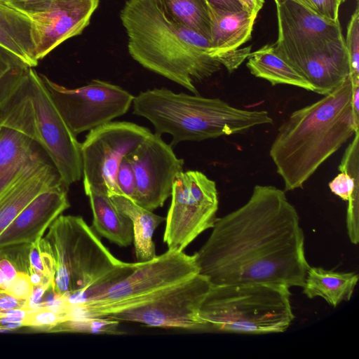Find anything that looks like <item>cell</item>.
Here are the masks:
<instances>
[{"label": "cell", "mask_w": 359, "mask_h": 359, "mask_svg": "<svg viewBox=\"0 0 359 359\" xmlns=\"http://www.w3.org/2000/svg\"><path fill=\"white\" fill-rule=\"evenodd\" d=\"M11 309L28 310V302L18 299L5 290L0 289V311Z\"/></svg>", "instance_id": "cell-35"}, {"label": "cell", "mask_w": 359, "mask_h": 359, "mask_svg": "<svg viewBox=\"0 0 359 359\" xmlns=\"http://www.w3.org/2000/svg\"><path fill=\"white\" fill-rule=\"evenodd\" d=\"M41 149L22 133L1 127L0 196L25 170L44 158Z\"/></svg>", "instance_id": "cell-19"}, {"label": "cell", "mask_w": 359, "mask_h": 359, "mask_svg": "<svg viewBox=\"0 0 359 359\" xmlns=\"http://www.w3.org/2000/svg\"><path fill=\"white\" fill-rule=\"evenodd\" d=\"M62 186L67 187L45 157L29 166L0 196V234L38 195Z\"/></svg>", "instance_id": "cell-18"}, {"label": "cell", "mask_w": 359, "mask_h": 359, "mask_svg": "<svg viewBox=\"0 0 359 359\" xmlns=\"http://www.w3.org/2000/svg\"><path fill=\"white\" fill-rule=\"evenodd\" d=\"M352 104L355 112L359 115V84H356L354 86Z\"/></svg>", "instance_id": "cell-38"}, {"label": "cell", "mask_w": 359, "mask_h": 359, "mask_svg": "<svg viewBox=\"0 0 359 359\" xmlns=\"http://www.w3.org/2000/svg\"><path fill=\"white\" fill-rule=\"evenodd\" d=\"M0 133H1V127H0Z\"/></svg>", "instance_id": "cell-43"}, {"label": "cell", "mask_w": 359, "mask_h": 359, "mask_svg": "<svg viewBox=\"0 0 359 359\" xmlns=\"http://www.w3.org/2000/svg\"><path fill=\"white\" fill-rule=\"evenodd\" d=\"M210 42L217 59L229 72L236 69L251 53V46L238 48L252 36L256 17L242 10L226 12L209 6Z\"/></svg>", "instance_id": "cell-17"}, {"label": "cell", "mask_w": 359, "mask_h": 359, "mask_svg": "<svg viewBox=\"0 0 359 359\" xmlns=\"http://www.w3.org/2000/svg\"><path fill=\"white\" fill-rule=\"evenodd\" d=\"M110 197L118 210L132 222L137 262H147L154 258L156 255L153 236L165 218L153 213L122 194H111Z\"/></svg>", "instance_id": "cell-22"}, {"label": "cell", "mask_w": 359, "mask_h": 359, "mask_svg": "<svg viewBox=\"0 0 359 359\" xmlns=\"http://www.w3.org/2000/svg\"><path fill=\"white\" fill-rule=\"evenodd\" d=\"M175 22L210 41L209 5L206 0H158Z\"/></svg>", "instance_id": "cell-26"}, {"label": "cell", "mask_w": 359, "mask_h": 359, "mask_svg": "<svg viewBox=\"0 0 359 359\" xmlns=\"http://www.w3.org/2000/svg\"><path fill=\"white\" fill-rule=\"evenodd\" d=\"M0 289H6V281L2 273L0 271Z\"/></svg>", "instance_id": "cell-39"}, {"label": "cell", "mask_w": 359, "mask_h": 359, "mask_svg": "<svg viewBox=\"0 0 359 359\" xmlns=\"http://www.w3.org/2000/svg\"><path fill=\"white\" fill-rule=\"evenodd\" d=\"M43 238L55 269L50 290L56 298L70 304L107 289L135 266L115 257L81 216L60 215Z\"/></svg>", "instance_id": "cell-5"}, {"label": "cell", "mask_w": 359, "mask_h": 359, "mask_svg": "<svg viewBox=\"0 0 359 359\" xmlns=\"http://www.w3.org/2000/svg\"><path fill=\"white\" fill-rule=\"evenodd\" d=\"M359 131L347 147L339 169V173L329 183L331 191L342 200L348 201L346 217H358L359 175H358V139Z\"/></svg>", "instance_id": "cell-25"}, {"label": "cell", "mask_w": 359, "mask_h": 359, "mask_svg": "<svg viewBox=\"0 0 359 359\" xmlns=\"http://www.w3.org/2000/svg\"><path fill=\"white\" fill-rule=\"evenodd\" d=\"M120 18L130 56L194 95L196 83L221 69L210 41L170 18L158 0H127Z\"/></svg>", "instance_id": "cell-3"}, {"label": "cell", "mask_w": 359, "mask_h": 359, "mask_svg": "<svg viewBox=\"0 0 359 359\" xmlns=\"http://www.w3.org/2000/svg\"><path fill=\"white\" fill-rule=\"evenodd\" d=\"M341 1V3H343L346 0H339ZM357 2H358V0H355Z\"/></svg>", "instance_id": "cell-41"}, {"label": "cell", "mask_w": 359, "mask_h": 359, "mask_svg": "<svg viewBox=\"0 0 359 359\" xmlns=\"http://www.w3.org/2000/svg\"><path fill=\"white\" fill-rule=\"evenodd\" d=\"M345 47L349 61L350 76L354 82L359 83V9L358 6L351 15L347 27Z\"/></svg>", "instance_id": "cell-30"}, {"label": "cell", "mask_w": 359, "mask_h": 359, "mask_svg": "<svg viewBox=\"0 0 359 359\" xmlns=\"http://www.w3.org/2000/svg\"><path fill=\"white\" fill-rule=\"evenodd\" d=\"M98 5L99 0H51L45 8L25 13L31 22L36 59L81 34Z\"/></svg>", "instance_id": "cell-15"}, {"label": "cell", "mask_w": 359, "mask_h": 359, "mask_svg": "<svg viewBox=\"0 0 359 359\" xmlns=\"http://www.w3.org/2000/svg\"><path fill=\"white\" fill-rule=\"evenodd\" d=\"M70 304L62 300L57 306H43L27 310L22 318L24 327L43 329L50 332L70 318Z\"/></svg>", "instance_id": "cell-28"}, {"label": "cell", "mask_w": 359, "mask_h": 359, "mask_svg": "<svg viewBox=\"0 0 359 359\" xmlns=\"http://www.w3.org/2000/svg\"><path fill=\"white\" fill-rule=\"evenodd\" d=\"M127 158L135 177V202L150 211L162 207L171 196L175 177L183 171V159L157 133L148 136Z\"/></svg>", "instance_id": "cell-14"}, {"label": "cell", "mask_w": 359, "mask_h": 359, "mask_svg": "<svg viewBox=\"0 0 359 359\" xmlns=\"http://www.w3.org/2000/svg\"><path fill=\"white\" fill-rule=\"evenodd\" d=\"M358 280V275L354 272L310 266L302 287L303 293L309 299L320 297L335 308L342 301L350 300Z\"/></svg>", "instance_id": "cell-23"}, {"label": "cell", "mask_w": 359, "mask_h": 359, "mask_svg": "<svg viewBox=\"0 0 359 359\" xmlns=\"http://www.w3.org/2000/svg\"><path fill=\"white\" fill-rule=\"evenodd\" d=\"M171 196L163 241L168 250L184 251L217 219L216 184L200 171H182L175 177Z\"/></svg>", "instance_id": "cell-9"}, {"label": "cell", "mask_w": 359, "mask_h": 359, "mask_svg": "<svg viewBox=\"0 0 359 359\" xmlns=\"http://www.w3.org/2000/svg\"><path fill=\"white\" fill-rule=\"evenodd\" d=\"M7 0H0V1H2V2H5Z\"/></svg>", "instance_id": "cell-42"}, {"label": "cell", "mask_w": 359, "mask_h": 359, "mask_svg": "<svg viewBox=\"0 0 359 359\" xmlns=\"http://www.w3.org/2000/svg\"><path fill=\"white\" fill-rule=\"evenodd\" d=\"M276 6H279L283 3H285L287 0H274Z\"/></svg>", "instance_id": "cell-40"}, {"label": "cell", "mask_w": 359, "mask_h": 359, "mask_svg": "<svg viewBox=\"0 0 359 359\" xmlns=\"http://www.w3.org/2000/svg\"><path fill=\"white\" fill-rule=\"evenodd\" d=\"M276 8L278 35L273 48L293 69L345 44L339 20L323 18L294 0Z\"/></svg>", "instance_id": "cell-13"}, {"label": "cell", "mask_w": 359, "mask_h": 359, "mask_svg": "<svg viewBox=\"0 0 359 359\" xmlns=\"http://www.w3.org/2000/svg\"><path fill=\"white\" fill-rule=\"evenodd\" d=\"M208 5L214 8L226 12H238L243 9L238 0H206Z\"/></svg>", "instance_id": "cell-36"}, {"label": "cell", "mask_w": 359, "mask_h": 359, "mask_svg": "<svg viewBox=\"0 0 359 359\" xmlns=\"http://www.w3.org/2000/svg\"><path fill=\"white\" fill-rule=\"evenodd\" d=\"M89 197L93 212L92 228L100 236L120 247H128L133 242L130 219L121 212L110 196L95 189L85 191Z\"/></svg>", "instance_id": "cell-21"}, {"label": "cell", "mask_w": 359, "mask_h": 359, "mask_svg": "<svg viewBox=\"0 0 359 359\" xmlns=\"http://www.w3.org/2000/svg\"><path fill=\"white\" fill-rule=\"evenodd\" d=\"M133 104V114L149 121L156 133L172 135V144L240 134L273 123L264 110L239 109L219 98L175 93L165 88L141 92Z\"/></svg>", "instance_id": "cell-6"}, {"label": "cell", "mask_w": 359, "mask_h": 359, "mask_svg": "<svg viewBox=\"0 0 359 359\" xmlns=\"http://www.w3.org/2000/svg\"><path fill=\"white\" fill-rule=\"evenodd\" d=\"M40 75L59 112L75 135L123 116L135 97L121 87L100 79L72 89Z\"/></svg>", "instance_id": "cell-12"}, {"label": "cell", "mask_w": 359, "mask_h": 359, "mask_svg": "<svg viewBox=\"0 0 359 359\" xmlns=\"http://www.w3.org/2000/svg\"><path fill=\"white\" fill-rule=\"evenodd\" d=\"M194 253L212 285L264 283L303 287L309 265L299 217L285 191L255 185L248 201L217 218Z\"/></svg>", "instance_id": "cell-1"}, {"label": "cell", "mask_w": 359, "mask_h": 359, "mask_svg": "<svg viewBox=\"0 0 359 359\" xmlns=\"http://www.w3.org/2000/svg\"><path fill=\"white\" fill-rule=\"evenodd\" d=\"M199 273L194 254L168 250L144 262L107 289L72 304L75 313L104 317L137 305L153 294Z\"/></svg>", "instance_id": "cell-8"}, {"label": "cell", "mask_w": 359, "mask_h": 359, "mask_svg": "<svg viewBox=\"0 0 359 359\" xmlns=\"http://www.w3.org/2000/svg\"><path fill=\"white\" fill-rule=\"evenodd\" d=\"M290 295L288 287L271 284L211 285L199 317L208 331L283 332L294 318Z\"/></svg>", "instance_id": "cell-7"}, {"label": "cell", "mask_w": 359, "mask_h": 359, "mask_svg": "<svg viewBox=\"0 0 359 359\" xmlns=\"http://www.w3.org/2000/svg\"><path fill=\"white\" fill-rule=\"evenodd\" d=\"M116 182L121 194L134 202L136 198V184L135 174L127 157L124 158L118 167Z\"/></svg>", "instance_id": "cell-31"}, {"label": "cell", "mask_w": 359, "mask_h": 359, "mask_svg": "<svg viewBox=\"0 0 359 359\" xmlns=\"http://www.w3.org/2000/svg\"><path fill=\"white\" fill-rule=\"evenodd\" d=\"M71 317L50 332H81L97 334H121L120 321L106 317H90L74 313L70 306Z\"/></svg>", "instance_id": "cell-27"}, {"label": "cell", "mask_w": 359, "mask_h": 359, "mask_svg": "<svg viewBox=\"0 0 359 359\" xmlns=\"http://www.w3.org/2000/svg\"><path fill=\"white\" fill-rule=\"evenodd\" d=\"M208 279L198 273L164 289L144 302L104 317L139 323L149 327L206 330L199 311L210 287Z\"/></svg>", "instance_id": "cell-11"}, {"label": "cell", "mask_w": 359, "mask_h": 359, "mask_svg": "<svg viewBox=\"0 0 359 359\" xmlns=\"http://www.w3.org/2000/svg\"><path fill=\"white\" fill-rule=\"evenodd\" d=\"M51 0H7L4 3L24 13H33L45 8Z\"/></svg>", "instance_id": "cell-34"}, {"label": "cell", "mask_w": 359, "mask_h": 359, "mask_svg": "<svg viewBox=\"0 0 359 359\" xmlns=\"http://www.w3.org/2000/svg\"><path fill=\"white\" fill-rule=\"evenodd\" d=\"M304 7L330 21L339 20V0H294Z\"/></svg>", "instance_id": "cell-32"}, {"label": "cell", "mask_w": 359, "mask_h": 359, "mask_svg": "<svg viewBox=\"0 0 359 359\" xmlns=\"http://www.w3.org/2000/svg\"><path fill=\"white\" fill-rule=\"evenodd\" d=\"M246 65L252 75L272 86L287 84L313 92L310 83L276 53L273 44L250 53Z\"/></svg>", "instance_id": "cell-24"}, {"label": "cell", "mask_w": 359, "mask_h": 359, "mask_svg": "<svg viewBox=\"0 0 359 359\" xmlns=\"http://www.w3.org/2000/svg\"><path fill=\"white\" fill-rule=\"evenodd\" d=\"M243 9L250 15L257 18L264 4V0H238Z\"/></svg>", "instance_id": "cell-37"}, {"label": "cell", "mask_w": 359, "mask_h": 359, "mask_svg": "<svg viewBox=\"0 0 359 359\" xmlns=\"http://www.w3.org/2000/svg\"><path fill=\"white\" fill-rule=\"evenodd\" d=\"M0 127L13 129L36 142L67 187L81 179V143L33 67L20 72L0 95Z\"/></svg>", "instance_id": "cell-4"}, {"label": "cell", "mask_w": 359, "mask_h": 359, "mask_svg": "<svg viewBox=\"0 0 359 359\" xmlns=\"http://www.w3.org/2000/svg\"><path fill=\"white\" fill-rule=\"evenodd\" d=\"M151 134L130 122H109L90 130L81 144L84 191L121 194L116 175L121 161Z\"/></svg>", "instance_id": "cell-10"}, {"label": "cell", "mask_w": 359, "mask_h": 359, "mask_svg": "<svg viewBox=\"0 0 359 359\" xmlns=\"http://www.w3.org/2000/svg\"><path fill=\"white\" fill-rule=\"evenodd\" d=\"M29 263L31 273H38L51 287L55 273V263L43 237L30 244Z\"/></svg>", "instance_id": "cell-29"}, {"label": "cell", "mask_w": 359, "mask_h": 359, "mask_svg": "<svg viewBox=\"0 0 359 359\" xmlns=\"http://www.w3.org/2000/svg\"><path fill=\"white\" fill-rule=\"evenodd\" d=\"M68 188L53 189L32 200L0 234V248L32 244L43 238L55 219L70 207Z\"/></svg>", "instance_id": "cell-16"}, {"label": "cell", "mask_w": 359, "mask_h": 359, "mask_svg": "<svg viewBox=\"0 0 359 359\" xmlns=\"http://www.w3.org/2000/svg\"><path fill=\"white\" fill-rule=\"evenodd\" d=\"M0 46L28 67L38 65L29 17L2 1H0Z\"/></svg>", "instance_id": "cell-20"}, {"label": "cell", "mask_w": 359, "mask_h": 359, "mask_svg": "<svg viewBox=\"0 0 359 359\" xmlns=\"http://www.w3.org/2000/svg\"><path fill=\"white\" fill-rule=\"evenodd\" d=\"M349 76L320 100L293 111L278 128L269 150L284 191L302 188L316 170L358 131Z\"/></svg>", "instance_id": "cell-2"}, {"label": "cell", "mask_w": 359, "mask_h": 359, "mask_svg": "<svg viewBox=\"0 0 359 359\" xmlns=\"http://www.w3.org/2000/svg\"><path fill=\"white\" fill-rule=\"evenodd\" d=\"M28 67L0 46V93L13 77L22 69Z\"/></svg>", "instance_id": "cell-33"}]
</instances>
